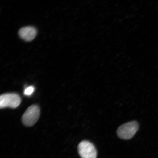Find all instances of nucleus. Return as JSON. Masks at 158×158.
Segmentation results:
<instances>
[{"label": "nucleus", "instance_id": "nucleus-1", "mask_svg": "<svg viewBox=\"0 0 158 158\" xmlns=\"http://www.w3.org/2000/svg\"><path fill=\"white\" fill-rule=\"evenodd\" d=\"M139 125L137 122H127L118 128L117 133L118 137L123 139H129L133 138L138 131Z\"/></svg>", "mask_w": 158, "mask_h": 158}, {"label": "nucleus", "instance_id": "nucleus-2", "mask_svg": "<svg viewBox=\"0 0 158 158\" xmlns=\"http://www.w3.org/2000/svg\"><path fill=\"white\" fill-rule=\"evenodd\" d=\"M40 109L36 105H33L30 106L23 114L22 118L23 123L27 126H32L38 120Z\"/></svg>", "mask_w": 158, "mask_h": 158}, {"label": "nucleus", "instance_id": "nucleus-3", "mask_svg": "<svg viewBox=\"0 0 158 158\" xmlns=\"http://www.w3.org/2000/svg\"><path fill=\"white\" fill-rule=\"evenodd\" d=\"M21 102L20 97L17 94H5L0 96V107L1 108L6 107L15 108L19 106Z\"/></svg>", "mask_w": 158, "mask_h": 158}, {"label": "nucleus", "instance_id": "nucleus-4", "mask_svg": "<svg viewBox=\"0 0 158 158\" xmlns=\"http://www.w3.org/2000/svg\"><path fill=\"white\" fill-rule=\"evenodd\" d=\"M78 152L81 158H96L97 152L94 146L89 141H82L79 144Z\"/></svg>", "mask_w": 158, "mask_h": 158}, {"label": "nucleus", "instance_id": "nucleus-5", "mask_svg": "<svg viewBox=\"0 0 158 158\" xmlns=\"http://www.w3.org/2000/svg\"><path fill=\"white\" fill-rule=\"evenodd\" d=\"M19 34L20 37L23 40L26 41H31L36 36L37 31L34 27H25L19 30Z\"/></svg>", "mask_w": 158, "mask_h": 158}, {"label": "nucleus", "instance_id": "nucleus-6", "mask_svg": "<svg viewBox=\"0 0 158 158\" xmlns=\"http://www.w3.org/2000/svg\"><path fill=\"white\" fill-rule=\"evenodd\" d=\"M35 90L34 87L33 86H30L26 88L24 94L25 95L30 96L33 94Z\"/></svg>", "mask_w": 158, "mask_h": 158}]
</instances>
